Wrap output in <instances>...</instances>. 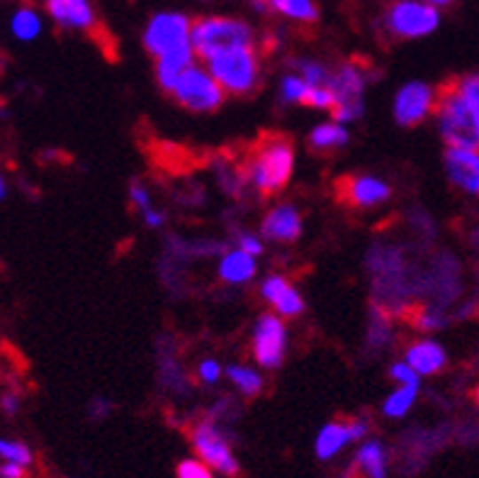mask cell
I'll return each mask as SVG.
<instances>
[{"label":"cell","instance_id":"9","mask_svg":"<svg viewBox=\"0 0 479 478\" xmlns=\"http://www.w3.org/2000/svg\"><path fill=\"white\" fill-rule=\"evenodd\" d=\"M190 37V20L178 12H161L151 20L146 35H144V47L149 49L153 57H161L170 49L188 44Z\"/></svg>","mask_w":479,"mask_h":478},{"label":"cell","instance_id":"16","mask_svg":"<svg viewBox=\"0 0 479 478\" xmlns=\"http://www.w3.org/2000/svg\"><path fill=\"white\" fill-rule=\"evenodd\" d=\"M261 232L268 239H275V242H294L302 232L300 212L294 211L292 205H280V208H275V211L265 215Z\"/></svg>","mask_w":479,"mask_h":478},{"label":"cell","instance_id":"27","mask_svg":"<svg viewBox=\"0 0 479 478\" xmlns=\"http://www.w3.org/2000/svg\"><path fill=\"white\" fill-rule=\"evenodd\" d=\"M0 461H12L20 466H32L35 464V454L29 450L25 442L20 440H5L0 437Z\"/></svg>","mask_w":479,"mask_h":478},{"label":"cell","instance_id":"3","mask_svg":"<svg viewBox=\"0 0 479 478\" xmlns=\"http://www.w3.org/2000/svg\"><path fill=\"white\" fill-rule=\"evenodd\" d=\"M190 37H192V52L200 59L209 61L226 49L251 47L254 29L236 18H205L192 25Z\"/></svg>","mask_w":479,"mask_h":478},{"label":"cell","instance_id":"8","mask_svg":"<svg viewBox=\"0 0 479 478\" xmlns=\"http://www.w3.org/2000/svg\"><path fill=\"white\" fill-rule=\"evenodd\" d=\"M363 86L365 81L356 67H343L331 78V91L336 96V106L331 108L334 123H350L363 116Z\"/></svg>","mask_w":479,"mask_h":478},{"label":"cell","instance_id":"24","mask_svg":"<svg viewBox=\"0 0 479 478\" xmlns=\"http://www.w3.org/2000/svg\"><path fill=\"white\" fill-rule=\"evenodd\" d=\"M271 8L292 20H302V22H314L319 18L311 0H271Z\"/></svg>","mask_w":479,"mask_h":478},{"label":"cell","instance_id":"30","mask_svg":"<svg viewBox=\"0 0 479 478\" xmlns=\"http://www.w3.org/2000/svg\"><path fill=\"white\" fill-rule=\"evenodd\" d=\"M302 78H304L310 86H331V76L324 71L321 64H311V61L302 64Z\"/></svg>","mask_w":479,"mask_h":478},{"label":"cell","instance_id":"40","mask_svg":"<svg viewBox=\"0 0 479 478\" xmlns=\"http://www.w3.org/2000/svg\"><path fill=\"white\" fill-rule=\"evenodd\" d=\"M433 5H448V3H451V0H431Z\"/></svg>","mask_w":479,"mask_h":478},{"label":"cell","instance_id":"11","mask_svg":"<svg viewBox=\"0 0 479 478\" xmlns=\"http://www.w3.org/2000/svg\"><path fill=\"white\" fill-rule=\"evenodd\" d=\"M285 355V327L280 317L263 315L255 325L254 356L265 369H278Z\"/></svg>","mask_w":479,"mask_h":478},{"label":"cell","instance_id":"12","mask_svg":"<svg viewBox=\"0 0 479 478\" xmlns=\"http://www.w3.org/2000/svg\"><path fill=\"white\" fill-rule=\"evenodd\" d=\"M336 195L341 203H348L353 208H373L385 203L392 191L385 181L370 179V176H346L336 186Z\"/></svg>","mask_w":479,"mask_h":478},{"label":"cell","instance_id":"38","mask_svg":"<svg viewBox=\"0 0 479 478\" xmlns=\"http://www.w3.org/2000/svg\"><path fill=\"white\" fill-rule=\"evenodd\" d=\"M255 10H268L271 8V0H251Z\"/></svg>","mask_w":479,"mask_h":478},{"label":"cell","instance_id":"10","mask_svg":"<svg viewBox=\"0 0 479 478\" xmlns=\"http://www.w3.org/2000/svg\"><path fill=\"white\" fill-rule=\"evenodd\" d=\"M436 108V93L426 84H406L395 98V117L397 123L404 127H413L421 124L426 117L431 116Z\"/></svg>","mask_w":479,"mask_h":478},{"label":"cell","instance_id":"41","mask_svg":"<svg viewBox=\"0 0 479 478\" xmlns=\"http://www.w3.org/2000/svg\"><path fill=\"white\" fill-rule=\"evenodd\" d=\"M475 401H477V405H479V386H477V391H475Z\"/></svg>","mask_w":479,"mask_h":478},{"label":"cell","instance_id":"22","mask_svg":"<svg viewBox=\"0 0 479 478\" xmlns=\"http://www.w3.org/2000/svg\"><path fill=\"white\" fill-rule=\"evenodd\" d=\"M10 29H12V35L22 42H32V39L39 37V32H42V18H39L35 10L29 8H20L12 20H10Z\"/></svg>","mask_w":479,"mask_h":478},{"label":"cell","instance_id":"26","mask_svg":"<svg viewBox=\"0 0 479 478\" xmlns=\"http://www.w3.org/2000/svg\"><path fill=\"white\" fill-rule=\"evenodd\" d=\"M416 393H419V386H402L399 391L392 393L385 401V408H382L387 418H402V415H406V410L416 401Z\"/></svg>","mask_w":479,"mask_h":478},{"label":"cell","instance_id":"36","mask_svg":"<svg viewBox=\"0 0 479 478\" xmlns=\"http://www.w3.org/2000/svg\"><path fill=\"white\" fill-rule=\"evenodd\" d=\"M239 249L246 251V254H251V257H255V254L263 251V244L255 237H251V235H239Z\"/></svg>","mask_w":479,"mask_h":478},{"label":"cell","instance_id":"6","mask_svg":"<svg viewBox=\"0 0 479 478\" xmlns=\"http://www.w3.org/2000/svg\"><path fill=\"white\" fill-rule=\"evenodd\" d=\"M173 96L180 106L195 110V113H209L216 110L224 100L222 86L215 76H209L202 68L190 67L183 76L178 78V84L173 88Z\"/></svg>","mask_w":479,"mask_h":478},{"label":"cell","instance_id":"32","mask_svg":"<svg viewBox=\"0 0 479 478\" xmlns=\"http://www.w3.org/2000/svg\"><path fill=\"white\" fill-rule=\"evenodd\" d=\"M392 378L402 383V386H419V376L409 363H395L392 366Z\"/></svg>","mask_w":479,"mask_h":478},{"label":"cell","instance_id":"15","mask_svg":"<svg viewBox=\"0 0 479 478\" xmlns=\"http://www.w3.org/2000/svg\"><path fill=\"white\" fill-rule=\"evenodd\" d=\"M261 291H263L265 300H268L280 315L292 317L300 315L302 310H304V303H302L300 293L290 286V281L285 276H268Z\"/></svg>","mask_w":479,"mask_h":478},{"label":"cell","instance_id":"5","mask_svg":"<svg viewBox=\"0 0 479 478\" xmlns=\"http://www.w3.org/2000/svg\"><path fill=\"white\" fill-rule=\"evenodd\" d=\"M190 442H192L200 459L205 461L209 469H216L224 476H239L241 466H239L234 451H232L229 442H226V437L215 422H198L190 430Z\"/></svg>","mask_w":479,"mask_h":478},{"label":"cell","instance_id":"25","mask_svg":"<svg viewBox=\"0 0 479 478\" xmlns=\"http://www.w3.org/2000/svg\"><path fill=\"white\" fill-rule=\"evenodd\" d=\"M226 376L232 378V383H234L236 388L244 393V395H258L261 388H263V378L255 371H251V369H246V366H229Z\"/></svg>","mask_w":479,"mask_h":478},{"label":"cell","instance_id":"17","mask_svg":"<svg viewBox=\"0 0 479 478\" xmlns=\"http://www.w3.org/2000/svg\"><path fill=\"white\" fill-rule=\"evenodd\" d=\"M190 61H192V47L190 44H180V47L161 54L159 64H156V76H159L161 88L173 91L178 78L190 68Z\"/></svg>","mask_w":479,"mask_h":478},{"label":"cell","instance_id":"20","mask_svg":"<svg viewBox=\"0 0 479 478\" xmlns=\"http://www.w3.org/2000/svg\"><path fill=\"white\" fill-rule=\"evenodd\" d=\"M356 469L363 478H387L385 447L377 440L365 442L356 457Z\"/></svg>","mask_w":479,"mask_h":478},{"label":"cell","instance_id":"33","mask_svg":"<svg viewBox=\"0 0 479 478\" xmlns=\"http://www.w3.org/2000/svg\"><path fill=\"white\" fill-rule=\"evenodd\" d=\"M20 405H22V401H20L18 393H3L0 395V410H3V415H8V418H15L20 412Z\"/></svg>","mask_w":479,"mask_h":478},{"label":"cell","instance_id":"34","mask_svg":"<svg viewBox=\"0 0 479 478\" xmlns=\"http://www.w3.org/2000/svg\"><path fill=\"white\" fill-rule=\"evenodd\" d=\"M198 373H200V378H202V381H205V383H215L216 378H219V373H222V369H219V363H216V362H212V359H207V362L200 363Z\"/></svg>","mask_w":479,"mask_h":478},{"label":"cell","instance_id":"4","mask_svg":"<svg viewBox=\"0 0 479 478\" xmlns=\"http://www.w3.org/2000/svg\"><path fill=\"white\" fill-rule=\"evenodd\" d=\"M209 71L219 81V86L226 88L234 96H246L255 88L258 81V59L254 47L226 49L215 59H209Z\"/></svg>","mask_w":479,"mask_h":478},{"label":"cell","instance_id":"7","mask_svg":"<svg viewBox=\"0 0 479 478\" xmlns=\"http://www.w3.org/2000/svg\"><path fill=\"white\" fill-rule=\"evenodd\" d=\"M438 10L419 0H399L389 8L387 15V25L395 32L397 37H423V35H431L433 29L438 28Z\"/></svg>","mask_w":479,"mask_h":478},{"label":"cell","instance_id":"28","mask_svg":"<svg viewBox=\"0 0 479 478\" xmlns=\"http://www.w3.org/2000/svg\"><path fill=\"white\" fill-rule=\"evenodd\" d=\"M458 88H460V96L465 98V103L470 108L472 117H475V123L479 127V74L458 78Z\"/></svg>","mask_w":479,"mask_h":478},{"label":"cell","instance_id":"21","mask_svg":"<svg viewBox=\"0 0 479 478\" xmlns=\"http://www.w3.org/2000/svg\"><path fill=\"white\" fill-rule=\"evenodd\" d=\"M255 274V264L251 254H246L241 249L236 251H229L222 264H219V276L229 281V283H244L248 278H254Z\"/></svg>","mask_w":479,"mask_h":478},{"label":"cell","instance_id":"19","mask_svg":"<svg viewBox=\"0 0 479 478\" xmlns=\"http://www.w3.org/2000/svg\"><path fill=\"white\" fill-rule=\"evenodd\" d=\"M348 442H353V430H350V420H336L329 422L317 437V457L319 459H331L334 454H339Z\"/></svg>","mask_w":479,"mask_h":478},{"label":"cell","instance_id":"18","mask_svg":"<svg viewBox=\"0 0 479 478\" xmlns=\"http://www.w3.org/2000/svg\"><path fill=\"white\" fill-rule=\"evenodd\" d=\"M445 362H448V356L443 352V347L428 342V339L416 342L406 352V363L416 373H438L445 366Z\"/></svg>","mask_w":479,"mask_h":478},{"label":"cell","instance_id":"35","mask_svg":"<svg viewBox=\"0 0 479 478\" xmlns=\"http://www.w3.org/2000/svg\"><path fill=\"white\" fill-rule=\"evenodd\" d=\"M0 478H29L27 466H20L12 461H3L0 464Z\"/></svg>","mask_w":479,"mask_h":478},{"label":"cell","instance_id":"13","mask_svg":"<svg viewBox=\"0 0 479 478\" xmlns=\"http://www.w3.org/2000/svg\"><path fill=\"white\" fill-rule=\"evenodd\" d=\"M445 171L458 188L479 195V154L475 149L451 147L445 152Z\"/></svg>","mask_w":479,"mask_h":478},{"label":"cell","instance_id":"1","mask_svg":"<svg viewBox=\"0 0 479 478\" xmlns=\"http://www.w3.org/2000/svg\"><path fill=\"white\" fill-rule=\"evenodd\" d=\"M294 169V147L287 137L273 134L254 144L241 179L251 181L261 195H275L290 183Z\"/></svg>","mask_w":479,"mask_h":478},{"label":"cell","instance_id":"31","mask_svg":"<svg viewBox=\"0 0 479 478\" xmlns=\"http://www.w3.org/2000/svg\"><path fill=\"white\" fill-rule=\"evenodd\" d=\"M307 81L300 76H287L285 81H282V98L285 100H300L302 103V96H304V91H307Z\"/></svg>","mask_w":479,"mask_h":478},{"label":"cell","instance_id":"2","mask_svg":"<svg viewBox=\"0 0 479 478\" xmlns=\"http://www.w3.org/2000/svg\"><path fill=\"white\" fill-rule=\"evenodd\" d=\"M433 113L438 116L441 134L445 142L458 149H477L479 147V127L472 117L470 108L460 96L458 81L445 84L436 93V108Z\"/></svg>","mask_w":479,"mask_h":478},{"label":"cell","instance_id":"37","mask_svg":"<svg viewBox=\"0 0 479 478\" xmlns=\"http://www.w3.org/2000/svg\"><path fill=\"white\" fill-rule=\"evenodd\" d=\"M132 198H134V203H137V205L141 208V212L151 211V208H149V193L144 191L139 183H134V186H132Z\"/></svg>","mask_w":479,"mask_h":478},{"label":"cell","instance_id":"14","mask_svg":"<svg viewBox=\"0 0 479 478\" xmlns=\"http://www.w3.org/2000/svg\"><path fill=\"white\" fill-rule=\"evenodd\" d=\"M47 10L61 28L90 29L95 22V12L88 0H47Z\"/></svg>","mask_w":479,"mask_h":478},{"label":"cell","instance_id":"23","mask_svg":"<svg viewBox=\"0 0 479 478\" xmlns=\"http://www.w3.org/2000/svg\"><path fill=\"white\" fill-rule=\"evenodd\" d=\"M348 142V132L343 124H321L310 134V144L314 149H336Z\"/></svg>","mask_w":479,"mask_h":478},{"label":"cell","instance_id":"39","mask_svg":"<svg viewBox=\"0 0 479 478\" xmlns=\"http://www.w3.org/2000/svg\"><path fill=\"white\" fill-rule=\"evenodd\" d=\"M8 195V183H5V179H3V173H0V201Z\"/></svg>","mask_w":479,"mask_h":478},{"label":"cell","instance_id":"29","mask_svg":"<svg viewBox=\"0 0 479 478\" xmlns=\"http://www.w3.org/2000/svg\"><path fill=\"white\" fill-rule=\"evenodd\" d=\"M178 478H212V471L202 459H185L178 464Z\"/></svg>","mask_w":479,"mask_h":478}]
</instances>
